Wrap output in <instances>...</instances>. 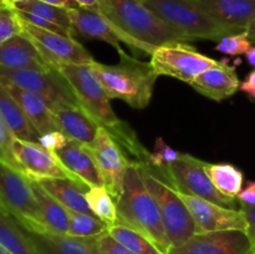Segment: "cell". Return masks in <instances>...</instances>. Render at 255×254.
Wrapping results in <instances>:
<instances>
[{
	"label": "cell",
	"instance_id": "1",
	"mask_svg": "<svg viewBox=\"0 0 255 254\" xmlns=\"http://www.w3.org/2000/svg\"><path fill=\"white\" fill-rule=\"evenodd\" d=\"M59 69L74 89L80 107L116 139L125 153L131 156L132 162L148 164L151 152L139 142L132 127L116 116L110 102L111 99L92 71L91 64L61 65Z\"/></svg>",
	"mask_w": 255,
	"mask_h": 254
},
{
	"label": "cell",
	"instance_id": "2",
	"mask_svg": "<svg viewBox=\"0 0 255 254\" xmlns=\"http://www.w3.org/2000/svg\"><path fill=\"white\" fill-rule=\"evenodd\" d=\"M117 224L134 229L148 238L163 254L169 242L164 232L161 213L151 192L147 189L137 163L131 162L124 179V191L116 202Z\"/></svg>",
	"mask_w": 255,
	"mask_h": 254
},
{
	"label": "cell",
	"instance_id": "3",
	"mask_svg": "<svg viewBox=\"0 0 255 254\" xmlns=\"http://www.w3.org/2000/svg\"><path fill=\"white\" fill-rule=\"evenodd\" d=\"M91 69L110 99L122 100L133 109H144L151 102L158 77L151 62L141 61L122 51L119 64L106 65L95 60Z\"/></svg>",
	"mask_w": 255,
	"mask_h": 254
},
{
	"label": "cell",
	"instance_id": "4",
	"mask_svg": "<svg viewBox=\"0 0 255 254\" xmlns=\"http://www.w3.org/2000/svg\"><path fill=\"white\" fill-rule=\"evenodd\" d=\"M100 12L132 39L151 47L187 42L188 37L167 25L139 0H99Z\"/></svg>",
	"mask_w": 255,
	"mask_h": 254
},
{
	"label": "cell",
	"instance_id": "5",
	"mask_svg": "<svg viewBox=\"0 0 255 254\" xmlns=\"http://www.w3.org/2000/svg\"><path fill=\"white\" fill-rule=\"evenodd\" d=\"M158 19L188 40H221L233 35L206 14L193 0H139Z\"/></svg>",
	"mask_w": 255,
	"mask_h": 254
},
{
	"label": "cell",
	"instance_id": "6",
	"mask_svg": "<svg viewBox=\"0 0 255 254\" xmlns=\"http://www.w3.org/2000/svg\"><path fill=\"white\" fill-rule=\"evenodd\" d=\"M0 206L4 207L26 231L46 233L31 179L11 164L0 161Z\"/></svg>",
	"mask_w": 255,
	"mask_h": 254
},
{
	"label": "cell",
	"instance_id": "7",
	"mask_svg": "<svg viewBox=\"0 0 255 254\" xmlns=\"http://www.w3.org/2000/svg\"><path fill=\"white\" fill-rule=\"evenodd\" d=\"M137 166L147 189L151 192L158 206L169 246L171 248L181 246L196 234V227L191 212L176 189L154 176L144 166Z\"/></svg>",
	"mask_w": 255,
	"mask_h": 254
},
{
	"label": "cell",
	"instance_id": "8",
	"mask_svg": "<svg viewBox=\"0 0 255 254\" xmlns=\"http://www.w3.org/2000/svg\"><path fill=\"white\" fill-rule=\"evenodd\" d=\"M0 79L41 96L51 105L54 111L80 106L74 89L56 66L24 70L0 69Z\"/></svg>",
	"mask_w": 255,
	"mask_h": 254
},
{
	"label": "cell",
	"instance_id": "9",
	"mask_svg": "<svg viewBox=\"0 0 255 254\" xmlns=\"http://www.w3.org/2000/svg\"><path fill=\"white\" fill-rule=\"evenodd\" d=\"M204 166L206 162L191 154L181 153L176 161L164 168L159 178L177 192L199 197L227 208H236L237 198L221 193L209 179Z\"/></svg>",
	"mask_w": 255,
	"mask_h": 254
},
{
	"label": "cell",
	"instance_id": "10",
	"mask_svg": "<svg viewBox=\"0 0 255 254\" xmlns=\"http://www.w3.org/2000/svg\"><path fill=\"white\" fill-rule=\"evenodd\" d=\"M149 62L158 76L166 75L191 84L202 72L219 61L197 51L186 42H173L154 47Z\"/></svg>",
	"mask_w": 255,
	"mask_h": 254
},
{
	"label": "cell",
	"instance_id": "11",
	"mask_svg": "<svg viewBox=\"0 0 255 254\" xmlns=\"http://www.w3.org/2000/svg\"><path fill=\"white\" fill-rule=\"evenodd\" d=\"M20 21H21L22 34L31 40L40 54L51 66L87 65L95 61L92 55L85 49L84 45L75 40V37L40 29L21 19Z\"/></svg>",
	"mask_w": 255,
	"mask_h": 254
},
{
	"label": "cell",
	"instance_id": "12",
	"mask_svg": "<svg viewBox=\"0 0 255 254\" xmlns=\"http://www.w3.org/2000/svg\"><path fill=\"white\" fill-rule=\"evenodd\" d=\"M11 152L16 168L32 181L49 178H70L81 182L61 163L56 152L45 148L39 142L24 141V139L14 137L11 143Z\"/></svg>",
	"mask_w": 255,
	"mask_h": 254
},
{
	"label": "cell",
	"instance_id": "13",
	"mask_svg": "<svg viewBox=\"0 0 255 254\" xmlns=\"http://www.w3.org/2000/svg\"><path fill=\"white\" fill-rule=\"evenodd\" d=\"M70 21H71L72 30L75 34H79L86 39L100 40L114 46L117 52H122L121 42L129 45L133 50L142 51L144 54H152L153 50L146 45L141 44L137 40L132 39L128 35L125 34L120 27L112 21H110L102 12L96 10L86 9V7H75L69 9Z\"/></svg>",
	"mask_w": 255,
	"mask_h": 254
},
{
	"label": "cell",
	"instance_id": "14",
	"mask_svg": "<svg viewBox=\"0 0 255 254\" xmlns=\"http://www.w3.org/2000/svg\"><path fill=\"white\" fill-rule=\"evenodd\" d=\"M91 149L97 167L105 179V184L115 201H119L124 191V179L131 159L121 148L116 139L105 128L100 127Z\"/></svg>",
	"mask_w": 255,
	"mask_h": 254
},
{
	"label": "cell",
	"instance_id": "15",
	"mask_svg": "<svg viewBox=\"0 0 255 254\" xmlns=\"http://www.w3.org/2000/svg\"><path fill=\"white\" fill-rule=\"evenodd\" d=\"M178 194L188 211L191 212L196 227V233L229 231V229H241L247 232L248 223L242 208H227L199 197L189 196L181 192H178Z\"/></svg>",
	"mask_w": 255,
	"mask_h": 254
},
{
	"label": "cell",
	"instance_id": "16",
	"mask_svg": "<svg viewBox=\"0 0 255 254\" xmlns=\"http://www.w3.org/2000/svg\"><path fill=\"white\" fill-rule=\"evenodd\" d=\"M167 254H255L251 238L246 231L196 233L178 247L169 248Z\"/></svg>",
	"mask_w": 255,
	"mask_h": 254
},
{
	"label": "cell",
	"instance_id": "17",
	"mask_svg": "<svg viewBox=\"0 0 255 254\" xmlns=\"http://www.w3.org/2000/svg\"><path fill=\"white\" fill-rule=\"evenodd\" d=\"M208 16L233 34L246 31L255 19V0H193Z\"/></svg>",
	"mask_w": 255,
	"mask_h": 254
},
{
	"label": "cell",
	"instance_id": "18",
	"mask_svg": "<svg viewBox=\"0 0 255 254\" xmlns=\"http://www.w3.org/2000/svg\"><path fill=\"white\" fill-rule=\"evenodd\" d=\"M189 85L203 96L221 102L238 91L241 81L233 66H229L226 62H218L202 72Z\"/></svg>",
	"mask_w": 255,
	"mask_h": 254
},
{
	"label": "cell",
	"instance_id": "19",
	"mask_svg": "<svg viewBox=\"0 0 255 254\" xmlns=\"http://www.w3.org/2000/svg\"><path fill=\"white\" fill-rule=\"evenodd\" d=\"M0 81L11 94V96L16 100L17 104L20 105L24 114L26 115L29 121L31 122L40 136L47 133V132L59 131L56 119H55V111L46 100L34 92L20 89L16 85L9 81H5L2 79H0Z\"/></svg>",
	"mask_w": 255,
	"mask_h": 254
},
{
	"label": "cell",
	"instance_id": "20",
	"mask_svg": "<svg viewBox=\"0 0 255 254\" xmlns=\"http://www.w3.org/2000/svg\"><path fill=\"white\" fill-rule=\"evenodd\" d=\"M56 154L61 163L77 179L86 183L89 187L106 186L89 146L69 141L64 148L56 152Z\"/></svg>",
	"mask_w": 255,
	"mask_h": 254
},
{
	"label": "cell",
	"instance_id": "21",
	"mask_svg": "<svg viewBox=\"0 0 255 254\" xmlns=\"http://www.w3.org/2000/svg\"><path fill=\"white\" fill-rule=\"evenodd\" d=\"M51 66L25 34L15 35L0 46V69H46Z\"/></svg>",
	"mask_w": 255,
	"mask_h": 254
},
{
	"label": "cell",
	"instance_id": "22",
	"mask_svg": "<svg viewBox=\"0 0 255 254\" xmlns=\"http://www.w3.org/2000/svg\"><path fill=\"white\" fill-rule=\"evenodd\" d=\"M29 232V231H27ZM30 237L41 254H102L97 244V237L81 238L69 234L31 233Z\"/></svg>",
	"mask_w": 255,
	"mask_h": 254
},
{
	"label": "cell",
	"instance_id": "23",
	"mask_svg": "<svg viewBox=\"0 0 255 254\" xmlns=\"http://www.w3.org/2000/svg\"><path fill=\"white\" fill-rule=\"evenodd\" d=\"M59 131H61L69 141L91 146L96 138L100 126L80 106L65 107L55 111Z\"/></svg>",
	"mask_w": 255,
	"mask_h": 254
},
{
	"label": "cell",
	"instance_id": "24",
	"mask_svg": "<svg viewBox=\"0 0 255 254\" xmlns=\"http://www.w3.org/2000/svg\"><path fill=\"white\" fill-rule=\"evenodd\" d=\"M36 182L69 211L94 214L86 201V192L90 188L87 184L70 178H49Z\"/></svg>",
	"mask_w": 255,
	"mask_h": 254
},
{
	"label": "cell",
	"instance_id": "25",
	"mask_svg": "<svg viewBox=\"0 0 255 254\" xmlns=\"http://www.w3.org/2000/svg\"><path fill=\"white\" fill-rule=\"evenodd\" d=\"M0 120L15 138L24 141H39L40 134L29 121L16 100L0 81Z\"/></svg>",
	"mask_w": 255,
	"mask_h": 254
},
{
	"label": "cell",
	"instance_id": "26",
	"mask_svg": "<svg viewBox=\"0 0 255 254\" xmlns=\"http://www.w3.org/2000/svg\"><path fill=\"white\" fill-rule=\"evenodd\" d=\"M0 244L11 254H41L29 232L0 206Z\"/></svg>",
	"mask_w": 255,
	"mask_h": 254
},
{
	"label": "cell",
	"instance_id": "27",
	"mask_svg": "<svg viewBox=\"0 0 255 254\" xmlns=\"http://www.w3.org/2000/svg\"><path fill=\"white\" fill-rule=\"evenodd\" d=\"M31 186L47 231L56 234L69 233V209L65 208L49 192L45 191L39 182L31 179Z\"/></svg>",
	"mask_w": 255,
	"mask_h": 254
},
{
	"label": "cell",
	"instance_id": "28",
	"mask_svg": "<svg viewBox=\"0 0 255 254\" xmlns=\"http://www.w3.org/2000/svg\"><path fill=\"white\" fill-rule=\"evenodd\" d=\"M212 183L224 196L237 198L243 189L244 174L231 163H207L204 166Z\"/></svg>",
	"mask_w": 255,
	"mask_h": 254
},
{
	"label": "cell",
	"instance_id": "29",
	"mask_svg": "<svg viewBox=\"0 0 255 254\" xmlns=\"http://www.w3.org/2000/svg\"><path fill=\"white\" fill-rule=\"evenodd\" d=\"M86 201L92 213L101 219L105 224L107 226L117 224L119 217H117L116 201L106 186L90 187L89 191L86 192Z\"/></svg>",
	"mask_w": 255,
	"mask_h": 254
},
{
	"label": "cell",
	"instance_id": "30",
	"mask_svg": "<svg viewBox=\"0 0 255 254\" xmlns=\"http://www.w3.org/2000/svg\"><path fill=\"white\" fill-rule=\"evenodd\" d=\"M107 233L134 254H163L143 234L126 226H109Z\"/></svg>",
	"mask_w": 255,
	"mask_h": 254
},
{
	"label": "cell",
	"instance_id": "31",
	"mask_svg": "<svg viewBox=\"0 0 255 254\" xmlns=\"http://www.w3.org/2000/svg\"><path fill=\"white\" fill-rule=\"evenodd\" d=\"M15 9L20 10V11L37 15V16L42 17V19H46L49 21L54 22V24H57L60 26H64L74 31L71 26V21H70L69 11H67L69 9L55 6V5L47 4V2L40 1V0H26V1L17 4Z\"/></svg>",
	"mask_w": 255,
	"mask_h": 254
},
{
	"label": "cell",
	"instance_id": "32",
	"mask_svg": "<svg viewBox=\"0 0 255 254\" xmlns=\"http://www.w3.org/2000/svg\"><path fill=\"white\" fill-rule=\"evenodd\" d=\"M109 226L95 214L69 211V236L90 238L106 233Z\"/></svg>",
	"mask_w": 255,
	"mask_h": 254
},
{
	"label": "cell",
	"instance_id": "33",
	"mask_svg": "<svg viewBox=\"0 0 255 254\" xmlns=\"http://www.w3.org/2000/svg\"><path fill=\"white\" fill-rule=\"evenodd\" d=\"M21 32V21L16 9L0 0V46Z\"/></svg>",
	"mask_w": 255,
	"mask_h": 254
},
{
	"label": "cell",
	"instance_id": "34",
	"mask_svg": "<svg viewBox=\"0 0 255 254\" xmlns=\"http://www.w3.org/2000/svg\"><path fill=\"white\" fill-rule=\"evenodd\" d=\"M252 46L253 44L248 39V35L246 31H243L222 37L217 44L216 50L222 54L237 56V55H246Z\"/></svg>",
	"mask_w": 255,
	"mask_h": 254
},
{
	"label": "cell",
	"instance_id": "35",
	"mask_svg": "<svg viewBox=\"0 0 255 254\" xmlns=\"http://www.w3.org/2000/svg\"><path fill=\"white\" fill-rule=\"evenodd\" d=\"M12 139H14V136H12L11 132L6 128L4 122L0 120V161L6 162V163L11 164L12 167L16 168L14 156H12L11 152Z\"/></svg>",
	"mask_w": 255,
	"mask_h": 254
},
{
	"label": "cell",
	"instance_id": "36",
	"mask_svg": "<svg viewBox=\"0 0 255 254\" xmlns=\"http://www.w3.org/2000/svg\"><path fill=\"white\" fill-rule=\"evenodd\" d=\"M97 244L102 254H134L129 249L112 238L109 233H104L97 238Z\"/></svg>",
	"mask_w": 255,
	"mask_h": 254
},
{
	"label": "cell",
	"instance_id": "37",
	"mask_svg": "<svg viewBox=\"0 0 255 254\" xmlns=\"http://www.w3.org/2000/svg\"><path fill=\"white\" fill-rule=\"evenodd\" d=\"M37 142L41 146H44L45 148L50 149L52 152H57L59 149L64 148L66 146L69 139L61 131H51L45 134H41Z\"/></svg>",
	"mask_w": 255,
	"mask_h": 254
},
{
	"label": "cell",
	"instance_id": "38",
	"mask_svg": "<svg viewBox=\"0 0 255 254\" xmlns=\"http://www.w3.org/2000/svg\"><path fill=\"white\" fill-rule=\"evenodd\" d=\"M239 203L242 206H254L255 204V182L248 181L246 187L241 191V193L237 197Z\"/></svg>",
	"mask_w": 255,
	"mask_h": 254
},
{
	"label": "cell",
	"instance_id": "39",
	"mask_svg": "<svg viewBox=\"0 0 255 254\" xmlns=\"http://www.w3.org/2000/svg\"><path fill=\"white\" fill-rule=\"evenodd\" d=\"M242 209L244 211V214H246L247 223H248V227H247V234L251 238L252 244H253V249L255 253V204L254 206H242Z\"/></svg>",
	"mask_w": 255,
	"mask_h": 254
},
{
	"label": "cell",
	"instance_id": "40",
	"mask_svg": "<svg viewBox=\"0 0 255 254\" xmlns=\"http://www.w3.org/2000/svg\"><path fill=\"white\" fill-rule=\"evenodd\" d=\"M40 1L47 2V4L55 5V6L64 7V9H75V7H79L75 0H40Z\"/></svg>",
	"mask_w": 255,
	"mask_h": 254
},
{
	"label": "cell",
	"instance_id": "41",
	"mask_svg": "<svg viewBox=\"0 0 255 254\" xmlns=\"http://www.w3.org/2000/svg\"><path fill=\"white\" fill-rule=\"evenodd\" d=\"M253 87H255V70H253V71H251L248 75H247L246 80L241 84L239 90L244 92L246 90L253 89Z\"/></svg>",
	"mask_w": 255,
	"mask_h": 254
},
{
	"label": "cell",
	"instance_id": "42",
	"mask_svg": "<svg viewBox=\"0 0 255 254\" xmlns=\"http://www.w3.org/2000/svg\"><path fill=\"white\" fill-rule=\"evenodd\" d=\"M75 1H76L77 4H79V6L81 7H86V9L100 11L99 0H75Z\"/></svg>",
	"mask_w": 255,
	"mask_h": 254
},
{
	"label": "cell",
	"instance_id": "43",
	"mask_svg": "<svg viewBox=\"0 0 255 254\" xmlns=\"http://www.w3.org/2000/svg\"><path fill=\"white\" fill-rule=\"evenodd\" d=\"M246 32L248 35V39L252 41V44H255V19L248 25Z\"/></svg>",
	"mask_w": 255,
	"mask_h": 254
},
{
	"label": "cell",
	"instance_id": "44",
	"mask_svg": "<svg viewBox=\"0 0 255 254\" xmlns=\"http://www.w3.org/2000/svg\"><path fill=\"white\" fill-rule=\"evenodd\" d=\"M247 62H248L251 66L255 67V46H252L251 49L248 50V52L246 54Z\"/></svg>",
	"mask_w": 255,
	"mask_h": 254
},
{
	"label": "cell",
	"instance_id": "45",
	"mask_svg": "<svg viewBox=\"0 0 255 254\" xmlns=\"http://www.w3.org/2000/svg\"><path fill=\"white\" fill-rule=\"evenodd\" d=\"M22 1H26V0H5V2L12 7H15L17 4H20V2H22Z\"/></svg>",
	"mask_w": 255,
	"mask_h": 254
},
{
	"label": "cell",
	"instance_id": "46",
	"mask_svg": "<svg viewBox=\"0 0 255 254\" xmlns=\"http://www.w3.org/2000/svg\"><path fill=\"white\" fill-rule=\"evenodd\" d=\"M246 94H248L249 96L252 97V99H254L255 100V87H253V89H248V90H246Z\"/></svg>",
	"mask_w": 255,
	"mask_h": 254
},
{
	"label": "cell",
	"instance_id": "47",
	"mask_svg": "<svg viewBox=\"0 0 255 254\" xmlns=\"http://www.w3.org/2000/svg\"><path fill=\"white\" fill-rule=\"evenodd\" d=\"M0 254H11V253H10L6 248H4V247L0 244Z\"/></svg>",
	"mask_w": 255,
	"mask_h": 254
},
{
	"label": "cell",
	"instance_id": "48",
	"mask_svg": "<svg viewBox=\"0 0 255 254\" xmlns=\"http://www.w3.org/2000/svg\"><path fill=\"white\" fill-rule=\"evenodd\" d=\"M4 1H5V0H4Z\"/></svg>",
	"mask_w": 255,
	"mask_h": 254
}]
</instances>
